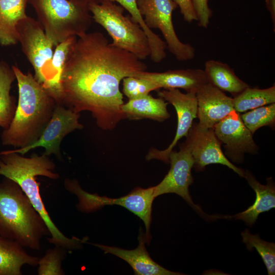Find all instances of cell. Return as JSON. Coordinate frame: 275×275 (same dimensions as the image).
<instances>
[{"label": "cell", "instance_id": "obj_23", "mask_svg": "<svg viewBox=\"0 0 275 275\" xmlns=\"http://www.w3.org/2000/svg\"><path fill=\"white\" fill-rule=\"evenodd\" d=\"M15 79L12 68L3 61L0 62V127L4 130L9 127L16 108L15 99L10 95Z\"/></svg>", "mask_w": 275, "mask_h": 275}, {"label": "cell", "instance_id": "obj_28", "mask_svg": "<svg viewBox=\"0 0 275 275\" xmlns=\"http://www.w3.org/2000/svg\"><path fill=\"white\" fill-rule=\"evenodd\" d=\"M66 249L59 246L48 249L45 255L39 258L38 274L39 275H62L64 272L61 268Z\"/></svg>", "mask_w": 275, "mask_h": 275}, {"label": "cell", "instance_id": "obj_9", "mask_svg": "<svg viewBox=\"0 0 275 275\" xmlns=\"http://www.w3.org/2000/svg\"><path fill=\"white\" fill-rule=\"evenodd\" d=\"M137 5L147 26L161 32L167 49L177 60L185 61L195 57L194 48L181 42L176 33L172 13L178 6L174 0H137Z\"/></svg>", "mask_w": 275, "mask_h": 275}, {"label": "cell", "instance_id": "obj_5", "mask_svg": "<svg viewBox=\"0 0 275 275\" xmlns=\"http://www.w3.org/2000/svg\"><path fill=\"white\" fill-rule=\"evenodd\" d=\"M38 21L54 46L72 36L81 37L92 24L88 8L70 0H33Z\"/></svg>", "mask_w": 275, "mask_h": 275}, {"label": "cell", "instance_id": "obj_16", "mask_svg": "<svg viewBox=\"0 0 275 275\" xmlns=\"http://www.w3.org/2000/svg\"><path fill=\"white\" fill-rule=\"evenodd\" d=\"M139 245L131 250H125L115 246L93 244L104 252L112 254L127 262L132 268L136 275H180V272L169 270L156 263L150 257L145 247L146 238L141 228L138 236Z\"/></svg>", "mask_w": 275, "mask_h": 275}, {"label": "cell", "instance_id": "obj_18", "mask_svg": "<svg viewBox=\"0 0 275 275\" xmlns=\"http://www.w3.org/2000/svg\"><path fill=\"white\" fill-rule=\"evenodd\" d=\"M249 184L256 193L254 204L245 210L232 216L237 220H242L252 227L259 215L275 207V185L272 177L267 178V184H261L248 170L244 171V176Z\"/></svg>", "mask_w": 275, "mask_h": 275}, {"label": "cell", "instance_id": "obj_14", "mask_svg": "<svg viewBox=\"0 0 275 275\" xmlns=\"http://www.w3.org/2000/svg\"><path fill=\"white\" fill-rule=\"evenodd\" d=\"M213 129L220 142L224 144L226 155L233 162L241 163L245 153H257L258 147L253 140V134L243 124L240 113L233 111Z\"/></svg>", "mask_w": 275, "mask_h": 275}, {"label": "cell", "instance_id": "obj_11", "mask_svg": "<svg viewBox=\"0 0 275 275\" xmlns=\"http://www.w3.org/2000/svg\"><path fill=\"white\" fill-rule=\"evenodd\" d=\"M184 143L189 148L195 171L204 170L210 164H221L243 177L244 171L230 162L222 150V143L213 128H203L193 122Z\"/></svg>", "mask_w": 275, "mask_h": 275}, {"label": "cell", "instance_id": "obj_30", "mask_svg": "<svg viewBox=\"0 0 275 275\" xmlns=\"http://www.w3.org/2000/svg\"><path fill=\"white\" fill-rule=\"evenodd\" d=\"M196 13L199 26L207 28L212 15L208 6V0H191Z\"/></svg>", "mask_w": 275, "mask_h": 275}, {"label": "cell", "instance_id": "obj_12", "mask_svg": "<svg viewBox=\"0 0 275 275\" xmlns=\"http://www.w3.org/2000/svg\"><path fill=\"white\" fill-rule=\"evenodd\" d=\"M79 113L57 103L39 139L31 145L11 151L23 155L33 149L41 147L45 149L43 154L47 156L54 154L61 158L60 144L63 139L72 131L84 127L79 122Z\"/></svg>", "mask_w": 275, "mask_h": 275}, {"label": "cell", "instance_id": "obj_19", "mask_svg": "<svg viewBox=\"0 0 275 275\" xmlns=\"http://www.w3.org/2000/svg\"><path fill=\"white\" fill-rule=\"evenodd\" d=\"M168 102L161 97L154 98L149 94L143 97L129 100L122 106L125 118L130 120L149 119L163 122L170 117Z\"/></svg>", "mask_w": 275, "mask_h": 275}, {"label": "cell", "instance_id": "obj_8", "mask_svg": "<svg viewBox=\"0 0 275 275\" xmlns=\"http://www.w3.org/2000/svg\"><path fill=\"white\" fill-rule=\"evenodd\" d=\"M66 184L71 190L78 197L79 203L78 207L82 211L90 212L105 205H117L137 215L145 224L146 241L149 244L151 238L150 229L152 205L155 198L154 186L147 188L137 187L126 196L119 198H110L91 194L83 190L75 180H67Z\"/></svg>", "mask_w": 275, "mask_h": 275}, {"label": "cell", "instance_id": "obj_27", "mask_svg": "<svg viewBox=\"0 0 275 275\" xmlns=\"http://www.w3.org/2000/svg\"><path fill=\"white\" fill-rule=\"evenodd\" d=\"M240 115L243 124L253 134L263 126L274 129V103L253 109Z\"/></svg>", "mask_w": 275, "mask_h": 275}, {"label": "cell", "instance_id": "obj_25", "mask_svg": "<svg viewBox=\"0 0 275 275\" xmlns=\"http://www.w3.org/2000/svg\"><path fill=\"white\" fill-rule=\"evenodd\" d=\"M76 39V37L72 36L60 42L56 46L53 53L51 66L56 91V101L58 104H63V94L62 88L63 72L70 48Z\"/></svg>", "mask_w": 275, "mask_h": 275}, {"label": "cell", "instance_id": "obj_29", "mask_svg": "<svg viewBox=\"0 0 275 275\" xmlns=\"http://www.w3.org/2000/svg\"><path fill=\"white\" fill-rule=\"evenodd\" d=\"M123 92L129 100L137 99L157 90V87L151 81L135 76L123 79Z\"/></svg>", "mask_w": 275, "mask_h": 275}, {"label": "cell", "instance_id": "obj_20", "mask_svg": "<svg viewBox=\"0 0 275 275\" xmlns=\"http://www.w3.org/2000/svg\"><path fill=\"white\" fill-rule=\"evenodd\" d=\"M26 0H0V44L4 46L18 42L17 25L27 15Z\"/></svg>", "mask_w": 275, "mask_h": 275}, {"label": "cell", "instance_id": "obj_7", "mask_svg": "<svg viewBox=\"0 0 275 275\" xmlns=\"http://www.w3.org/2000/svg\"><path fill=\"white\" fill-rule=\"evenodd\" d=\"M18 42L35 72L34 77L56 101L51 66L54 45L38 20L26 16L17 25ZM57 102V101H56Z\"/></svg>", "mask_w": 275, "mask_h": 275}, {"label": "cell", "instance_id": "obj_15", "mask_svg": "<svg viewBox=\"0 0 275 275\" xmlns=\"http://www.w3.org/2000/svg\"><path fill=\"white\" fill-rule=\"evenodd\" d=\"M198 125L203 128H213L214 126L234 111L233 99L207 83L196 92Z\"/></svg>", "mask_w": 275, "mask_h": 275}, {"label": "cell", "instance_id": "obj_17", "mask_svg": "<svg viewBox=\"0 0 275 275\" xmlns=\"http://www.w3.org/2000/svg\"><path fill=\"white\" fill-rule=\"evenodd\" d=\"M134 76L151 81L158 89H182L186 93H196L201 87L208 83L204 70L200 69L170 70L162 72L144 71Z\"/></svg>", "mask_w": 275, "mask_h": 275}, {"label": "cell", "instance_id": "obj_13", "mask_svg": "<svg viewBox=\"0 0 275 275\" xmlns=\"http://www.w3.org/2000/svg\"><path fill=\"white\" fill-rule=\"evenodd\" d=\"M157 95L174 107L177 115V129L174 140L166 149L160 150L152 148L146 159H158L168 163L170 152L182 138L187 135L194 120L197 118V100L196 93H183L177 89H163Z\"/></svg>", "mask_w": 275, "mask_h": 275}, {"label": "cell", "instance_id": "obj_24", "mask_svg": "<svg viewBox=\"0 0 275 275\" xmlns=\"http://www.w3.org/2000/svg\"><path fill=\"white\" fill-rule=\"evenodd\" d=\"M234 111L238 113L275 102V86L266 88L245 89L233 98Z\"/></svg>", "mask_w": 275, "mask_h": 275}, {"label": "cell", "instance_id": "obj_10", "mask_svg": "<svg viewBox=\"0 0 275 275\" xmlns=\"http://www.w3.org/2000/svg\"><path fill=\"white\" fill-rule=\"evenodd\" d=\"M170 169L162 180L154 186V195L156 197L168 193H174L181 197L200 214L205 215L201 208L193 202L188 187L194 178L191 169L194 160L188 146L184 142L180 144L178 152L172 150L169 156Z\"/></svg>", "mask_w": 275, "mask_h": 275}, {"label": "cell", "instance_id": "obj_22", "mask_svg": "<svg viewBox=\"0 0 275 275\" xmlns=\"http://www.w3.org/2000/svg\"><path fill=\"white\" fill-rule=\"evenodd\" d=\"M207 82L219 90L235 97L249 87L240 79L227 64L210 60L205 63L204 70Z\"/></svg>", "mask_w": 275, "mask_h": 275}, {"label": "cell", "instance_id": "obj_6", "mask_svg": "<svg viewBox=\"0 0 275 275\" xmlns=\"http://www.w3.org/2000/svg\"><path fill=\"white\" fill-rule=\"evenodd\" d=\"M89 11L94 21L101 25L113 40L114 45L142 60L150 55L148 38L131 17L125 16L124 9L114 2H100L90 5Z\"/></svg>", "mask_w": 275, "mask_h": 275}, {"label": "cell", "instance_id": "obj_4", "mask_svg": "<svg viewBox=\"0 0 275 275\" xmlns=\"http://www.w3.org/2000/svg\"><path fill=\"white\" fill-rule=\"evenodd\" d=\"M48 235L45 222L20 187L7 178L0 182V236L39 250L41 239Z\"/></svg>", "mask_w": 275, "mask_h": 275}, {"label": "cell", "instance_id": "obj_3", "mask_svg": "<svg viewBox=\"0 0 275 275\" xmlns=\"http://www.w3.org/2000/svg\"><path fill=\"white\" fill-rule=\"evenodd\" d=\"M56 167L49 156L34 154L25 157L11 150L0 152V175L16 182L29 198L31 204L46 223L50 234V243L66 250L79 249L88 237L69 238L56 227L45 209L40 194V183L36 176H43L56 180L59 175L53 172Z\"/></svg>", "mask_w": 275, "mask_h": 275}, {"label": "cell", "instance_id": "obj_2", "mask_svg": "<svg viewBox=\"0 0 275 275\" xmlns=\"http://www.w3.org/2000/svg\"><path fill=\"white\" fill-rule=\"evenodd\" d=\"M18 88L13 118L1 135L4 145L23 148L35 143L49 122L57 104L30 72L12 66Z\"/></svg>", "mask_w": 275, "mask_h": 275}, {"label": "cell", "instance_id": "obj_32", "mask_svg": "<svg viewBox=\"0 0 275 275\" xmlns=\"http://www.w3.org/2000/svg\"><path fill=\"white\" fill-rule=\"evenodd\" d=\"M265 5L270 14L273 24V31H275V0H266Z\"/></svg>", "mask_w": 275, "mask_h": 275}, {"label": "cell", "instance_id": "obj_26", "mask_svg": "<svg viewBox=\"0 0 275 275\" xmlns=\"http://www.w3.org/2000/svg\"><path fill=\"white\" fill-rule=\"evenodd\" d=\"M242 241L248 250L256 249L266 266L268 274H275V244L262 240L259 234H252L249 229L241 233Z\"/></svg>", "mask_w": 275, "mask_h": 275}, {"label": "cell", "instance_id": "obj_31", "mask_svg": "<svg viewBox=\"0 0 275 275\" xmlns=\"http://www.w3.org/2000/svg\"><path fill=\"white\" fill-rule=\"evenodd\" d=\"M180 9L184 20L188 22L197 21L198 18L191 0H174Z\"/></svg>", "mask_w": 275, "mask_h": 275}, {"label": "cell", "instance_id": "obj_21", "mask_svg": "<svg viewBox=\"0 0 275 275\" xmlns=\"http://www.w3.org/2000/svg\"><path fill=\"white\" fill-rule=\"evenodd\" d=\"M39 260L18 242L0 236V275H21L23 265L36 266Z\"/></svg>", "mask_w": 275, "mask_h": 275}, {"label": "cell", "instance_id": "obj_1", "mask_svg": "<svg viewBox=\"0 0 275 275\" xmlns=\"http://www.w3.org/2000/svg\"><path fill=\"white\" fill-rule=\"evenodd\" d=\"M78 38L63 72V105L78 113L89 111L99 128L113 130L125 119L121 80L146 71L147 66L133 54L109 43L100 32Z\"/></svg>", "mask_w": 275, "mask_h": 275}, {"label": "cell", "instance_id": "obj_33", "mask_svg": "<svg viewBox=\"0 0 275 275\" xmlns=\"http://www.w3.org/2000/svg\"><path fill=\"white\" fill-rule=\"evenodd\" d=\"M73 2L82 6L88 8L89 6L92 4L99 3L100 0H70Z\"/></svg>", "mask_w": 275, "mask_h": 275}]
</instances>
